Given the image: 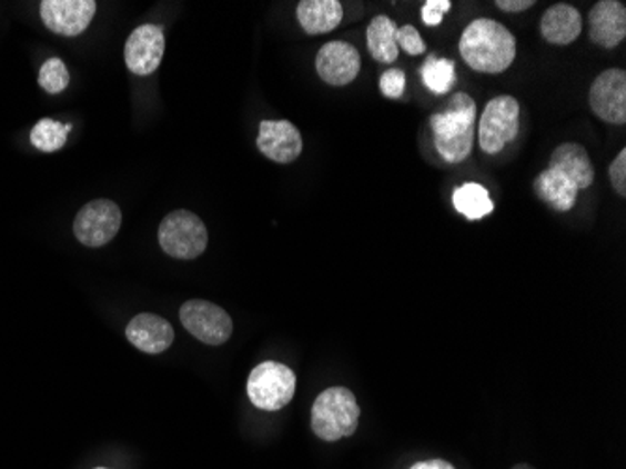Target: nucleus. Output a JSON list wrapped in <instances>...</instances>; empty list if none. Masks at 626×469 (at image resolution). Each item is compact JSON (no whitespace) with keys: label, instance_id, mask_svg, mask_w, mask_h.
<instances>
[{"label":"nucleus","instance_id":"nucleus-27","mask_svg":"<svg viewBox=\"0 0 626 469\" xmlns=\"http://www.w3.org/2000/svg\"><path fill=\"white\" fill-rule=\"evenodd\" d=\"M451 0H426L422 7L421 18L426 27H440L443 18L451 12Z\"/></svg>","mask_w":626,"mask_h":469},{"label":"nucleus","instance_id":"nucleus-20","mask_svg":"<svg viewBox=\"0 0 626 469\" xmlns=\"http://www.w3.org/2000/svg\"><path fill=\"white\" fill-rule=\"evenodd\" d=\"M397 24L394 19L377 16L367 24V51L374 61L381 64H392L397 61L400 49L396 46Z\"/></svg>","mask_w":626,"mask_h":469},{"label":"nucleus","instance_id":"nucleus-19","mask_svg":"<svg viewBox=\"0 0 626 469\" xmlns=\"http://www.w3.org/2000/svg\"><path fill=\"white\" fill-rule=\"evenodd\" d=\"M296 18L306 34L317 37L342 23L344 7L337 0H302L296 7Z\"/></svg>","mask_w":626,"mask_h":469},{"label":"nucleus","instance_id":"nucleus-14","mask_svg":"<svg viewBox=\"0 0 626 469\" xmlns=\"http://www.w3.org/2000/svg\"><path fill=\"white\" fill-rule=\"evenodd\" d=\"M626 37V7L620 0H600L589 12L590 42L615 49Z\"/></svg>","mask_w":626,"mask_h":469},{"label":"nucleus","instance_id":"nucleus-22","mask_svg":"<svg viewBox=\"0 0 626 469\" xmlns=\"http://www.w3.org/2000/svg\"><path fill=\"white\" fill-rule=\"evenodd\" d=\"M421 78L430 91L435 94H448L456 83V64L451 59L430 54L426 62L422 64Z\"/></svg>","mask_w":626,"mask_h":469},{"label":"nucleus","instance_id":"nucleus-32","mask_svg":"<svg viewBox=\"0 0 626 469\" xmlns=\"http://www.w3.org/2000/svg\"><path fill=\"white\" fill-rule=\"evenodd\" d=\"M97 469H108V468H97Z\"/></svg>","mask_w":626,"mask_h":469},{"label":"nucleus","instance_id":"nucleus-30","mask_svg":"<svg viewBox=\"0 0 626 469\" xmlns=\"http://www.w3.org/2000/svg\"><path fill=\"white\" fill-rule=\"evenodd\" d=\"M411 469H456L451 462H446L443 458H430V460H422L411 466Z\"/></svg>","mask_w":626,"mask_h":469},{"label":"nucleus","instance_id":"nucleus-3","mask_svg":"<svg viewBox=\"0 0 626 469\" xmlns=\"http://www.w3.org/2000/svg\"><path fill=\"white\" fill-rule=\"evenodd\" d=\"M361 408L347 387H331L315 398L312 408V430L323 441H337L356 432Z\"/></svg>","mask_w":626,"mask_h":469},{"label":"nucleus","instance_id":"nucleus-26","mask_svg":"<svg viewBox=\"0 0 626 469\" xmlns=\"http://www.w3.org/2000/svg\"><path fill=\"white\" fill-rule=\"evenodd\" d=\"M405 73L397 68H391L383 72L380 79V89L385 98H402L405 92Z\"/></svg>","mask_w":626,"mask_h":469},{"label":"nucleus","instance_id":"nucleus-21","mask_svg":"<svg viewBox=\"0 0 626 469\" xmlns=\"http://www.w3.org/2000/svg\"><path fill=\"white\" fill-rule=\"evenodd\" d=\"M454 209L467 218V220H482L494 212V201L489 198V192L482 184L476 182H465L456 188L452 193Z\"/></svg>","mask_w":626,"mask_h":469},{"label":"nucleus","instance_id":"nucleus-28","mask_svg":"<svg viewBox=\"0 0 626 469\" xmlns=\"http://www.w3.org/2000/svg\"><path fill=\"white\" fill-rule=\"evenodd\" d=\"M608 173L615 192L619 193L620 198H626V149H620L614 162L609 163Z\"/></svg>","mask_w":626,"mask_h":469},{"label":"nucleus","instance_id":"nucleus-16","mask_svg":"<svg viewBox=\"0 0 626 469\" xmlns=\"http://www.w3.org/2000/svg\"><path fill=\"white\" fill-rule=\"evenodd\" d=\"M584 31V18L578 8L571 4H554L541 19V34L552 46H571Z\"/></svg>","mask_w":626,"mask_h":469},{"label":"nucleus","instance_id":"nucleus-5","mask_svg":"<svg viewBox=\"0 0 626 469\" xmlns=\"http://www.w3.org/2000/svg\"><path fill=\"white\" fill-rule=\"evenodd\" d=\"M158 241L163 252L175 259H195L205 252L209 231L201 218L190 211H175L163 218L158 229Z\"/></svg>","mask_w":626,"mask_h":469},{"label":"nucleus","instance_id":"nucleus-23","mask_svg":"<svg viewBox=\"0 0 626 469\" xmlns=\"http://www.w3.org/2000/svg\"><path fill=\"white\" fill-rule=\"evenodd\" d=\"M70 132H72V124H61L46 117L42 121L37 122V127L32 128L31 143L37 147L38 151H61L62 147L67 144Z\"/></svg>","mask_w":626,"mask_h":469},{"label":"nucleus","instance_id":"nucleus-12","mask_svg":"<svg viewBox=\"0 0 626 469\" xmlns=\"http://www.w3.org/2000/svg\"><path fill=\"white\" fill-rule=\"evenodd\" d=\"M361 53L355 46L342 40L329 42L320 49L315 59V70L326 84L345 87L353 83L361 73Z\"/></svg>","mask_w":626,"mask_h":469},{"label":"nucleus","instance_id":"nucleus-8","mask_svg":"<svg viewBox=\"0 0 626 469\" xmlns=\"http://www.w3.org/2000/svg\"><path fill=\"white\" fill-rule=\"evenodd\" d=\"M179 316L184 329L206 346H222L233 335L230 313L214 302L193 299L182 305Z\"/></svg>","mask_w":626,"mask_h":469},{"label":"nucleus","instance_id":"nucleus-31","mask_svg":"<svg viewBox=\"0 0 626 469\" xmlns=\"http://www.w3.org/2000/svg\"><path fill=\"white\" fill-rule=\"evenodd\" d=\"M512 469H535V468H533V466H529V463H518V466H514V468Z\"/></svg>","mask_w":626,"mask_h":469},{"label":"nucleus","instance_id":"nucleus-7","mask_svg":"<svg viewBox=\"0 0 626 469\" xmlns=\"http://www.w3.org/2000/svg\"><path fill=\"white\" fill-rule=\"evenodd\" d=\"M122 214L119 204L109 199H94L84 204L73 222V233L83 247H105L121 229Z\"/></svg>","mask_w":626,"mask_h":469},{"label":"nucleus","instance_id":"nucleus-2","mask_svg":"<svg viewBox=\"0 0 626 469\" xmlns=\"http://www.w3.org/2000/svg\"><path fill=\"white\" fill-rule=\"evenodd\" d=\"M476 103L470 94L458 92L446 102L445 109L430 117L435 149L448 163L464 162L473 151Z\"/></svg>","mask_w":626,"mask_h":469},{"label":"nucleus","instance_id":"nucleus-11","mask_svg":"<svg viewBox=\"0 0 626 469\" xmlns=\"http://www.w3.org/2000/svg\"><path fill=\"white\" fill-rule=\"evenodd\" d=\"M165 51V34L160 24H141L128 37L124 46V61L135 76H151L156 72Z\"/></svg>","mask_w":626,"mask_h":469},{"label":"nucleus","instance_id":"nucleus-18","mask_svg":"<svg viewBox=\"0 0 626 469\" xmlns=\"http://www.w3.org/2000/svg\"><path fill=\"white\" fill-rule=\"evenodd\" d=\"M533 190L536 198L557 212L573 211L579 192L578 187L568 177L549 168L536 174Z\"/></svg>","mask_w":626,"mask_h":469},{"label":"nucleus","instance_id":"nucleus-10","mask_svg":"<svg viewBox=\"0 0 626 469\" xmlns=\"http://www.w3.org/2000/svg\"><path fill=\"white\" fill-rule=\"evenodd\" d=\"M97 13L94 0H43L40 16L49 31L61 37H79Z\"/></svg>","mask_w":626,"mask_h":469},{"label":"nucleus","instance_id":"nucleus-17","mask_svg":"<svg viewBox=\"0 0 626 469\" xmlns=\"http://www.w3.org/2000/svg\"><path fill=\"white\" fill-rule=\"evenodd\" d=\"M549 169L568 177L578 187V190H587L595 181V168L590 162L589 154L578 143H563L552 152Z\"/></svg>","mask_w":626,"mask_h":469},{"label":"nucleus","instance_id":"nucleus-9","mask_svg":"<svg viewBox=\"0 0 626 469\" xmlns=\"http://www.w3.org/2000/svg\"><path fill=\"white\" fill-rule=\"evenodd\" d=\"M589 106L600 121L608 124L626 122V72L609 68L590 84Z\"/></svg>","mask_w":626,"mask_h":469},{"label":"nucleus","instance_id":"nucleus-24","mask_svg":"<svg viewBox=\"0 0 626 469\" xmlns=\"http://www.w3.org/2000/svg\"><path fill=\"white\" fill-rule=\"evenodd\" d=\"M38 83L48 94H61L70 84V72H68L67 64L57 57L43 62V67L40 68V76H38Z\"/></svg>","mask_w":626,"mask_h":469},{"label":"nucleus","instance_id":"nucleus-1","mask_svg":"<svg viewBox=\"0 0 626 469\" xmlns=\"http://www.w3.org/2000/svg\"><path fill=\"white\" fill-rule=\"evenodd\" d=\"M460 54L475 72L503 73L516 59V38L499 21L475 19L462 32Z\"/></svg>","mask_w":626,"mask_h":469},{"label":"nucleus","instance_id":"nucleus-13","mask_svg":"<svg viewBox=\"0 0 626 469\" xmlns=\"http://www.w3.org/2000/svg\"><path fill=\"white\" fill-rule=\"evenodd\" d=\"M302 136L290 121H261L258 149L276 163L295 162L302 152Z\"/></svg>","mask_w":626,"mask_h":469},{"label":"nucleus","instance_id":"nucleus-25","mask_svg":"<svg viewBox=\"0 0 626 469\" xmlns=\"http://www.w3.org/2000/svg\"><path fill=\"white\" fill-rule=\"evenodd\" d=\"M396 46L411 57L422 54L426 51V42L422 40L421 32L416 31L413 24H404L397 27L396 31Z\"/></svg>","mask_w":626,"mask_h":469},{"label":"nucleus","instance_id":"nucleus-4","mask_svg":"<svg viewBox=\"0 0 626 469\" xmlns=\"http://www.w3.org/2000/svg\"><path fill=\"white\" fill-rule=\"evenodd\" d=\"M295 372L282 362H261L248 378L250 402L263 411H280L285 408L295 397Z\"/></svg>","mask_w":626,"mask_h":469},{"label":"nucleus","instance_id":"nucleus-6","mask_svg":"<svg viewBox=\"0 0 626 469\" xmlns=\"http://www.w3.org/2000/svg\"><path fill=\"white\" fill-rule=\"evenodd\" d=\"M478 143L486 154H499L506 144L518 138L519 102L514 97L501 94L486 103L478 122Z\"/></svg>","mask_w":626,"mask_h":469},{"label":"nucleus","instance_id":"nucleus-29","mask_svg":"<svg viewBox=\"0 0 626 469\" xmlns=\"http://www.w3.org/2000/svg\"><path fill=\"white\" fill-rule=\"evenodd\" d=\"M535 0H495V7L506 13H519L535 7Z\"/></svg>","mask_w":626,"mask_h":469},{"label":"nucleus","instance_id":"nucleus-15","mask_svg":"<svg viewBox=\"0 0 626 469\" xmlns=\"http://www.w3.org/2000/svg\"><path fill=\"white\" fill-rule=\"evenodd\" d=\"M127 338L139 351L158 356L171 348L175 340V329L156 313H139L128 323Z\"/></svg>","mask_w":626,"mask_h":469}]
</instances>
